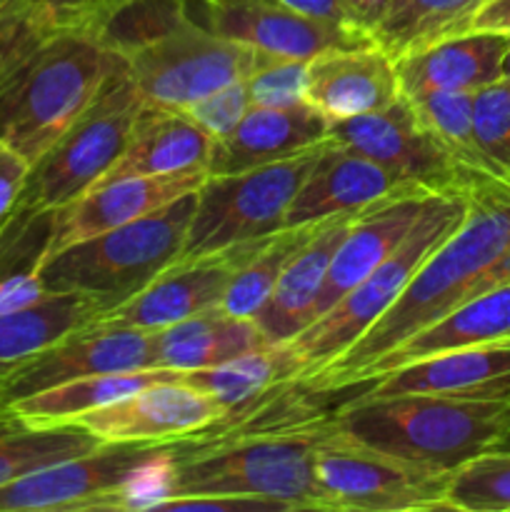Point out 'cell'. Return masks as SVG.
I'll use <instances>...</instances> for the list:
<instances>
[{
  "label": "cell",
  "instance_id": "cell-48",
  "mask_svg": "<svg viewBox=\"0 0 510 512\" xmlns=\"http://www.w3.org/2000/svg\"><path fill=\"white\" fill-rule=\"evenodd\" d=\"M493 450H510V428L505 430L503 435H500V440H498V443H495Z\"/></svg>",
  "mask_w": 510,
  "mask_h": 512
},
{
  "label": "cell",
  "instance_id": "cell-23",
  "mask_svg": "<svg viewBox=\"0 0 510 512\" xmlns=\"http://www.w3.org/2000/svg\"><path fill=\"white\" fill-rule=\"evenodd\" d=\"M508 33L468 30L395 60L400 93H478L500 80Z\"/></svg>",
  "mask_w": 510,
  "mask_h": 512
},
{
  "label": "cell",
  "instance_id": "cell-24",
  "mask_svg": "<svg viewBox=\"0 0 510 512\" xmlns=\"http://www.w3.org/2000/svg\"><path fill=\"white\" fill-rule=\"evenodd\" d=\"M425 200H428L425 193L395 195L355 215L343 243L335 250L315 318L328 313L345 293H350L365 275L373 273L403 243L418 220Z\"/></svg>",
  "mask_w": 510,
  "mask_h": 512
},
{
  "label": "cell",
  "instance_id": "cell-33",
  "mask_svg": "<svg viewBox=\"0 0 510 512\" xmlns=\"http://www.w3.org/2000/svg\"><path fill=\"white\" fill-rule=\"evenodd\" d=\"M303 370V360L288 343L265 345V348L245 353L240 358L228 360V363L215 365V368L183 373V383L208 393L228 413V410L260 398L275 385L300 380Z\"/></svg>",
  "mask_w": 510,
  "mask_h": 512
},
{
  "label": "cell",
  "instance_id": "cell-27",
  "mask_svg": "<svg viewBox=\"0 0 510 512\" xmlns=\"http://www.w3.org/2000/svg\"><path fill=\"white\" fill-rule=\"evenodd\" d=\"M265 345H270L268 338L253 318H235L213 308L153 333V368L178 373L215 368Z\"/></svg>",
  "mask_w": 510,
  "mask_h": 512
},
{
  "label": "cell",
  "instance_id": "cell-34",
  "mask_svg": "<svg viewBox=\"0 0 510 512\" xmlns=\"http://www.w3.org/2000/svg\"><path fill=\"white\" fill-rule=\"evenodd\" d=\"M483 3L485 0H395L370 38L383 53L398 60L445 38L468 33Z\"/></svg>",
  "mask_w": 510,
  "mask_h": 512
},
{
  "label": "cell",
  "instance_id": "cell-40",
  "mask_svg": "<svg viewBox=\"0 0 510 512\" xmlns=\"http://www.w3.org/2000/svg\"><path fill=\"white\" fill-rule=\"evenodd\" d=\"M48 33L50 30H45L35 18L30 0H20L0 13V93L8 88L15 73Z\"/></svg>",
  "mask_w": 510,
  "mask_h": 512
},
{
  "label": "cell",
  "instance_id": "cell-7",
  "mask_svg": "<svg viewBox=\"0 0 510 512\" xmlns=\"http://www.w3.org/2000/svg\"><path fill=\"white\" fill-rule=\"evenodd\" d=\"M465 215V195H428L403 243L350 293H345L328 313L315 318L298 338L290 340L288 345L305 365L300 380L345 353L400 298L415 270L463 225Z\"/></svg>",
  "mask_w": 510,
  "mask_h": 512
},
{
  "label": "cell",
  "instance_id": "cell-2",
  "mask_svg": "<svg viewBox=\"0 0 510 512\" xmlns=\"http://www.w3.org/2000/svg\"><path fill=\"white\" fill-rule=\"evenodd\" d=\"M330 428L333 420L310 428H263L248 415H223L175 443L163 500L240 495L273 500L290 512L328 510L313 460L315 445Z\"/></svg>",
  "mask_w": 510,
  "mask_h": 512
},
{
  "label": "cell",
  "instance_id": "cell-10",
  "mask_svg": "<svg viewBox=\"0 0 510 512\" xmlns=\"http://www.w3.org/2000/svg\"><path fill=\"white\" fill-rule=\"evenodd\" d=\"M313 465L330 512L448 510L450 473L355 443L335 425L315 445Z\"/></svg>",
  "mask_w": 510,
  "mask_h": 512
},
{
  "label": "cell",
  "instance_id": "cell-14",
  "mask_svg": "<svg viewBox=\"0 0 510 512\" xmlns=\"http://www.w3.org/2000/svg\"><path fill=\"white\" fill-rule=\"evenodd\" d=\"M143 368H153V333L90 323L18 365L0 383V408L70 380Z\"/></svg>",
  "mask_w": 510,
  "mask_h": 512
},
{
  "label": "cell",
  "instance_id": "cell-12",
  "mask_svg": "<svg viewBox=\"0 0 510 512\" xmlns=\"http://www.w3.org/2000/svg\"><path fill=\"white\" fill-rule=\"evenodd\" d=\"M330 140L383 165L423 193L470 198V183L463 170L403 93L375 113L330 120Z\"/></svg>",
  "mask_w": 510,
  "mask_h": 512
},
{
  "label": "cell",
  "instance_id": "cell-13",
  "mask_svg": "<svg viewBox=\"0 0 510 512\" xmlns=\"http://www.w3.org/2000/svg\"><path fill=\"white\" fill-rule=\"evenodd\" d=\"M188 18L235 43L278 58L313 60L325 50L373 45L363 30L320 23L273 0H185Z\"/></svg>",
  "mask_w": 510,
  "mask_h": 512
},
{
  "label": "cell",
  "instance_id": "cell-29",
  "mask_svg": "<svg viewBox=\"0 0 510 512\" xmlns=\"http://www.w3.org/2000/svg\"><path fill=\"white\" fill-rule=\"evenodd\" d=\"M163 380H183V373L170 368H143L128 370V373L90 375V378H78L70 380V383L55 385V388L40 390V393L15 400L5 408L13 410L15 415H20L28 423H73L80 415L90 413V410L103 408V405L138 393L148 385L163 383Z\"/></svg>",
  "mask_w": 510,
  "mask_h": 512
},
{
  "label": "cell",
  "instance_id": "cell-38",
  "mask_svg": "<svg viewBox=\"0 0 510 512\" xmlns=\"http://www.w3.org/2000/svg\"><path fill=\"white\" fill-rule=\"evenodd\" d=\"M473 128L483 153L510 183V80L500 78L473 93Z\"/></svg>",
  "mask_w": 510,
  "mask_h": 512
},
{
  "label": "cell",
  "instance_id": "cell-36",
  "mask_svg": "<svg viewBox=\"0 0 510 512\" xmlns=\"http://www.w3.org/2000/svg\"><path fill=\"white\" fill-rule=\"evenodd\" d=\"M188 20L185 0H125L108 18L85 33H93L105 48L118 53L120 58H128L163 40Z\"/></svg>",
  "mask_w": 510,
  "mask_h": 512
},
{
  "label": "cell",
  "instance_id": "cell-26",
  "mask_svg": "<svg viewBox=\"0 0 510 512\" xmlns=\"http://www.w3.org/2000/svg\"><path fill=\"white\" fill-rule=\"evenodd\" d=\"M213 138L183 110L143 105L123 160L105 180L128 175H175L205 170ZM100 180V183H105Z\"/></svg>",
  "mask_w": 510,
  "mask_h": 512
},
{
  "label": "cell",
  "instance_id": "cell-18",
  "mask_svg": "<svg viewBox=\"0 0 510 512\" xmlns=\"http://www.w3.org/2000/svg\"><path fill=\"white\" fill-rule=\"evenodd\" d=\"M355 393H435L453 398L510 400V338L408 363L380 378L363 380Z\"/></svg>",
  "mask_w": 510,
  "mask_h": 512
},
{
  "label": "cell",
  "instance_id": "cell-8",
  "mask_svg": "<svg viewBox=\"0 0 510 512\" xmlns=\"http://www.w3.org/2000/svg\"><path fill=\"white\" fill-rule=\"evenodd\" d=\"M128 68H118L90 108L30 168L20 208H68L123 160L143 108Z\"/></svg>",
  "mask_w": 510,
  "mask_h": 512
},
{
  "label": "cell",
  "instance_id": "cell-45",
  "mask_svg": "<svg viewBox=\"0 0 510 512\" xmlns=\"http://www.w3.org/2000/svg\"><path fill=\"white\" fill-rule=\"evenodd\" d=\"M343 3L348 8V13L353 15L355 25L370 35L383 23V18L390 13L395 0H343Z\"/></svg>",
  "mask_w": 510,
  "mask_h": 512
},
{
  "label": "cell",
  "instance_id": "cell-22",
  "mask_svg": "<svg viewBox=\"0 0 510 512\" xmlns=\"http://www.w3.org/2000/svg\"><path fill=\"white\" fill-rule=\"evenodd\" d=\"M355 215L358 213H343L318 223L313 238L285 265L270 298L253 318L270 345L290 343L315 320L330 263Z\"/></svg>",
  "mask_w": 510,
  "mask_h": 512
},
{
  "label": "cell",
  "instance_id": "cell-31",
  "mask_svg": "<svg viewBox=\"0 0 510 512\" xmlns=\"http://www.w3.org/2000/svg\"><path fill=\"white\" fill-rule=\"evenodd\" d=\"M430 133L443 143L470 183V195L485 190H510L508 180L490 163L473 128V93L405 95Z\"/></svg>",
  "mask_w": 510,
  "mask_h": 512
},
{
  "label": "cell",
  "instance_id": "cell-21",
  "mask_svg": "<svg viewBox=\"0 0 510 512\" xmlns=\"http://www.w3.org/2000/svg\"><path fill=\"white\" fill-rule=\"evenodd\" d=\"M400 98L395 60L378 45L325 50L308 60L305 100L328 120L375 113Z\"/></svg>",
  "mask_w": 510,
  "mask_h": 512
},
{
  "label": "cell",
  "instance_id": "cell-16",
  "mask_svg": "<svg viewBox=\"0 0 510 512\" xmlns=\"http://www.w3.org/2000/svg\"><path fill=\"white\" fill-rule=\"evenodd\" d=\"M225 415V408L183 380H163L80 415V423L105 443H170L195 435Z\"/></svg>",
  "mask_w": 510,
  "mask_h": 512
},
{
  "label": "cell",
  "instance_id": "cell-9",
  "mask_svg": "<svg viewBox=\"0 0 510 512\" xmlns=\"http://www.w3.org/2000/svg\"><path fill=\"white\" fill-rule=\"evenodd\" d=\"M320 148L243 173L208 175L195 190V208L178 260L220 253L278 233L285 213Z\"/></svg>",
  "mask_w": 510,
  "mask_h": 512
},
{
  "label": "cell",
  "instance_id": "cell-41",
  "mask_svg": "<svg viewBox=\"0 0 510 512\" xmlns=\"http://www.w3.org/2000/svg\"><path fill=\"white\" fill-rule=\"evenodd\" d=\"M248 108V88H245V80H238V83H230L225 88L215 90V93L205 95V98L195 100L193 105L183 108V113L190 115L210 138L218 140L243 120Z\"/></svg>",
  "mask_w": 510,
  "mask_h": 512
},
{
  "label": "cell",
  "instance_id": "cell-30",
  "mask_svg": "<svg viewBox=\"0 0 510 512\" xmlns=\"http://www.w3.org/2000/svg\"><path fill=\"white\" fill-rule=\"evenodd\" d=\"M100 313L95 300L75 293H53L30 308L0 313V383L25 360L90 325Z\"/></svg>",
  "mask_w": 510,
  "mask_h": 512
},
{
  "label": "cell",
  "instance_id": "cell-25",
  "mask_svg": "<svg viewBox=\"0 0 510 512\" xmlns=\"http://www.w3.org/2000/svg\"><path fill=\"white\" fill-rule=\"evenodd\" d=\"M503 338H510V280L498 288L475 295L468 303L458 305L448 315L430 323L428 328L410 335L398 348L370 363L355 380V385L363 383V380L380 378V375L403 368L408 363H418V360Z\"/></svg>",
  "mask_w": 510,
  "mask_h": 512
},
{
  "label": "cell",
  "instance_id": "cell-46",
  "mask_svg": "<svg viewBox=\"0 0 510 512\" xmlns=\"http://www.w3.org/2000/svg\"><path fill=\"white\" fill-rule=\"evenodd\" d=\"M470 30L510 33V0H485L478 13H475Z\"/></svg>",
  "mask_w": 510,
  "mask_h": 512
},
{
  "label": "cell",
  "instance_id": "cell-47",
  "mask_svg": "<svg viewBox=\"0 0 510 512\" xmlns=\"http://www.w3.org/2000/svg\"><path fill=\"white\" fill-rule=\"evenodd\" d=\"M500 78L510 80V33H508V43H505V53H503V65H500Z\"/></svg>",
  "mask_w": 510,
  "mask_h": 512
},
{
  "label": "cell",
  "instance_id": "cell-15",
  "mask_svg": "<svg viewBox=\"0 0 510 512\" xmlns=\"http://www.w3.org/2000/svg\"><path fill=\"white\" fill-rule=\"evenodd\" d=\"M248 248L250 243H243L220 253L175 260L138 295L108 313H100L93 323L158 333L180 320L220 308L230 278L248 255Z\"/></svg>",
  "mask_w": 510,
  "mask_h": 512
},
{
  "label": "cell",
  "instance_id": "cell-35",
  "mask_svg": "<svg viewBox=\"0 0 510 512\" xmlns=\"http://www.w3.org/2000/svg\"><path fill=\"white\" fill-rule=\"evenodd\" d=\"M318 225H303V228H283L268 238L253 240L248 255L230 278L225 298L220 308L235 318H255L263 308L265 300L273 293L275 283L283 275L285 265L295 253L313 238Z\"/></svg>",
  "mask_w": 510,
  "mask_h": 512
},
{
  "label": "cell",
  "instance_id": "cell-37",
  "mask_svg": "<svg viewBox=\"0 0 510 512\" xmlns=\"http://www.w3.org/2000/svg\"><path fill=\"white\" fill-rule=\"evenodd\" d=\"M448 510L510 512V450H485L453 470Z\"/></svg>",
  "mask_w": 510,
  "mask_h": 512
},
{
  "label": "cell",
  "instance_id": "cell-42",
  "mask_svg": "<svg viewBox=\"0 0 510 512\" xmlns=\"http://www.w3.org/2000/svg\"><path fill=\"white\" fill-rule=\"evenodd\" d=\"M125 0H30L45 30H93Z\"/></svg>",
  "mask_w": 510,
  "mask_h": 512
},
{
  "label": "cell",
  "instance_id": "cell-17",
  "mask_svg": "<svg viewBox=\"0 0 510 512\" xmlns=\"http://www.w3.org/2000/svg\"><path fill=\"white\" fill-rule=\"evenodd\" d=\"M405 193H423L365 155L325 140L313 168L295 193L283 228L318 225L343 213H363L370 205ZM433 195V193H425Z\"/></svg>",
  "mask_w": 510,
  "mask_h": 512
},
{
  "label": "cell",
  "instance_id": "cell-19",
  "mask_svg": "<svg viewBox=\"0 0 510 512\" xmlns=\"http://www.w3.org/2000/svg\"><path fill=\"white\" fill-rule=\"evenodd\" d=\"M205 178H208L205 170H193V173L175 175H128V178L98 183L83 198L58 210V225H55L50 253L145 218L173 200L195 193Z\"/></svg>",
  "mask_w": 510,
  "mask_h": 512
},
{
  "label": "cell",
  "instance_id": "cell-11",
  "mask_svg": "<svg viewBox=\"0 0 510 512\" xmlns=\"http://www.w3.org/2000/svg\"><path fill=\"white\" fill-rule=\"evenodd\" d=\"M263 55L188 20L158 43L128 55L125 68L145 105L183 110L248 78Z\"/></svg>",
  "mask_w": 510,
  "mask_h": 512
},
{
  "label": "cell",
  "instance_id": "cell-28",
  "mask_svg": "<svg viewBox=\"0 0 510 512\" xmlns=\"http://www.w3.org/2000/svg\"><path fill=\"white\" fill-rule=\"evenodd\" d=\"M58 210L18 208L0 233V313L30 308L45 300L40 270L53 250Z\"/></svg>",
  "mask_w": 510,
  "mask_h": 512
},
{
  "label": "cell",
  "instance_id": "cell-20",
  "mask_svg": "<svg viewBox=\"0 0 510 512\" xmlns=\"http://www.w3.org/2000/svg\"><path fill=\"white\" fill-rule=\"evenodd\" d=\"M330 138V120L310 103L290 108L250 105L238 125L213 140L208 175L243 173L260 165L288 160L313 150Z\"/></svg>",
  "mask_w": 510,
  "mask_h": 512
},
{
  "label": "cell",
  "instance_id": "cell-32",
  "mask_svg": "<svg viewBox=\"0 0 510 512\" xmlns=\"http://www.w3.org/2000/svg\"><path fill=\"white\" fill-rule=\"evenodd\" d=\"M103 443L80 423L38 425L0 408V488L45 465L90 453Z\"/></svg>",
  "mask_w": 510,
  "mask_h": 512
},
{
  "label": "cell",
  "instance_id": "cell-49",
  "mask_svg": "<svg viewBox=\"0 0 510 512\" xmlns=\"http://www.w3.org/2000/svg\"><path fill=\"white\" fill-rule=\"evenodd\" d=\"M15 3H20V0H0V13H5L8 8H13Z\"/></svg>",
  "mask_w": 510,
  "mask_h": 512
},
{
  "label": "cell",
  "instance_id": "cell-4",
  "mask_svg": "<svg viewBox=\"0 0 510 512\" xmlns=\"http://www.w3.org/2000/svg\"><path fill=\"white\" fill-rule=\"evenodd\" d=\"M123 63L93 33H48L0 93V140L33 168Z\"/></svg>",
  "mask_w": 510,
  "mask_h": 512
},
{
  "label": "cell",
  "instance_id": "cell-1",
  "mask_svg": "<svg viewBox=\"0 0 510 512\" xmlns=\"http://www.w3.org/2000/svg\"><path fill=\"white\" fill-rule=\"evenodd\" d=\"M510 280V190L470 195L463 225L423 260L400 298L303 383L318 390L355 385L365 368L475 295Z\"/></svg>",
  "mask_w": 510,
  "mask_h": 512
},
{
  "label": "cell",
  "instance_id": "cell-5",
  "mask_svg": "<svg viewBox=\"0 0 510 512\" xmlns=\"http://www.w3.org/2000/svg\"><path fill=\"white\" fill-rule=\"evenodd\" d=\"M175 443H103L0 488V512L153 510L163 500Z\"/></svg>",
  "mask_w": 510,
  "mask_h": 512
},
{
  "label": "cell",
  "instance_id": "cell-39",
  "mask_svg": "<svg viewBox=\"0 0 510 512\" xmlns=\"http://www.w3.org/2000/svg\"><path fill=\"white\" fill-rule=\"evenodd\" d=\"M308 85V63L278 55H263L258 68L245 78L250 105L260 108H290V105L308 103L305 100Z\"/></svg>",
  "mask_w": 510,
  "mask_h": 512
},
{
  "label": "cell",
  "instance_id": "cell-6",
  "mask_svg": "<svg viewBox=\"0 0 510 512\" xmlns=\"http://www.w3.org/2000/svg\"><path fill=\"white\" fill-rule=\"evenodd\" d=\"M193 208L195 193H188L145 218L55 250L40 270L43 288L85 295L103 313L118 308L180 258Z\"/></svg>",
  "mask_w": 510,
  "mask_h": 512
},
{
  "label": "cell",
  "instance_id": "cell-43",
  "mask_svg": "<svg viewBox=\"0 0 510 512\" xmlns=\"http://www.w3.org/2000/svg\"><path fill=\"white\" fill-rule=\"evenodd\" d=\"M30 178V163L0 140V233L15 218Z\"/></svg>",
  "mask_w": 510,
  "mask_h": 512
},
{
  "label": "cell",
  "instance_id": "cell-44",
  "mask_svg": "<svg viewBox=\"0 0 510 512\" xmlns=\"http://www.w3.org/2000/svg\"><path fill=\"white\" fill-rule=\"evenodd\" d=\"M273 3L283 5V8L293 10V13L305 15V18L320 20V23H333L343 25V28L360 30L358 25H355L353 15L345 8L343 0H273Z\"/></svg>",
  "mask_w": 510,
  "mask_h": 512
},
{
  "label": "cell",
  "instance_id": "cell-3",
  "mask_svg": "<svg viewBox=\"0 0 510 512\" xmlns=\"http://www.w3.org/2000/svg\"><path fill=\"white\" fill-rule=\"evenodd\" d=\"M333 425L355 443L453 473L495 448L500 435L510 428V400L435 393H353L338 405Z\"/></svg>",
  "mask_w": 510,
  "mask_h": 512
}]
</instances>
